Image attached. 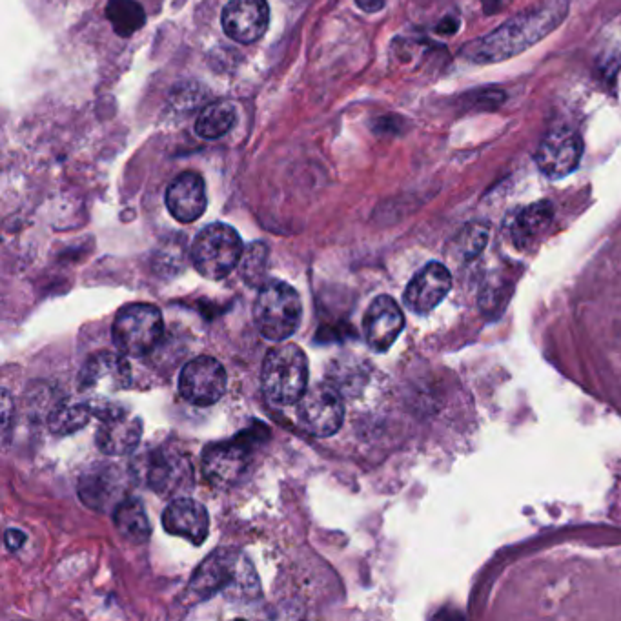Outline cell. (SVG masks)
I'll list each match as a JSON object with an SVG mask.
<instances>
[{
	"label": "cell",
	"instance_id": "obj_11",
	"mask_svg": "<svg viewBox=\"0 0 621 621\" xmlns=\"http://www.w3.org/2000/svg\"><path fill=\"white\" fill-rule=\"evenodd\" d=\"M132 385V368L121 354L97 352L88 357L79 377V387L90 396H110Z\"/></svg>",
	"mask_w": 621,
	"mask_h": 621
},
{
	"label": "cell",
	"instance_id": "obj_28",
	"mask_svg": "<svg viewBox=\"0 0 621 621\" xmlns=\"http://www.w3.org/2000/svg\"><path fill=\"white\" fill-rule=\"evenodd\" d=\"M359 6L363 10L377 11L383 8V0H359Z\"/></svg>",
	"mask_w": 621,
	"mask_h": 621
},
{
	"label": "cell",
	"instance_id": "obj_17",
	"mask_svg": "<svg viewBox=\"0 0 621 621\" xmlns=\"http://www.w3.org/2000/svg\"><path fill=\"white\" fill-rule=\"evenodd\" d=\"M163 527L168 534L184 538L199 547L208 538L210 530L208 510L195 499L186 496L175 498L164 510Z\"/></svg>",
	"mask_w": 621,
	"mask_h": 621
},
{
	"label": "cell",
	"instance_id": "obj_15",
	"mask_svg": "<svg viewBox=\"0 0 621 621\" xmlns=\"http://www.w3.org/2000/svg\"><path fill=\"white\" fill-rule=\"evenodd\" d=\"M405 328L403 310L394 297L379 296L370 303L363 319L368 347L374 352H387Z\"/></svg>",
	"mask_w": 621,
	"mask_h": 621
},
{
	"label": "cell",
	"instance_id": "obj_19",
	"mask_svg": "<svg viewBox=\"0 0 621 621\" xmlns=\"http://www.w3.org/2000/svg\"><path fill=\"white\" fill-rule=\"evenodd\" d=\"M113 520L119 534L133 545H141L150 538L152 527L141 499L124 498L119 501L113 512Z\"/></svg>",
	"mask_w": 621,
	"mask_h": 621
},
{
	"label": "cell",
	"instance_id": "obj_18",
	"mask_svg": "<svg viewBox=\"0 0 621 621\" xmlns=\"http://www.w3.org/2000/svg\"><path fill=\"white\" fill-rule=\"evenodd\" d=\"M204 181L197 172H183L177 175L166 190V206L175 221L195 223L206 210Z\"/></svg>",
	"mask_w": 621,
	"mask_h": 621
},
{
	"label": "cell",
	"instance_id": "obj_23",
	"mask_svg": "<svg viewBox=\"0 0 621 621\" xmlns=\"http://www.w3.org/2000/svg\"><path fill=\"white\" fill-rule=\"evenodd\" d=\"M235 106L230 102H214L206 106L195 121V133L208 141L224 137L234 128Z\"/></svg>",
	"mask_w": 621,
	"mask_h": 621
},
{
	"label": "cell",
	"instance_id": "obj_21",
	"mask_svg": "<svg viewBox=\"0 0 621 621\" xmlns=\"http://www.w3.org/2000/svg\"><path fill=\"white\" fill-rule=\"evenodd\" d=\"M552 217H554V208L549 201H540V203L525 206L520 214L516 215V221L512 224L514 243L521 248L534 243L549 228Z\"/></svg>",
	"mask_w": 621,
	"mask_h": 621
},
{
	"label": "cell",
	"instance_id": "obj_24",
	"mask_svg": "<svg viewBox=\"0 0 621 621\" xmlns=\"http://www.w3.org/2000/svg\"><path fill=\"white\" fill-rule=\"evenodd\" d=\"M106 19L119 37H132L146 24V13L137 0H110L106 6Z\"/></svg>",
	"mask_w": 621,
	"mask_h": 621
},
{
	"label": "cell",
	"instance_id": "obj_1",
	"mask_svg": "<svg viewBox=\"0 0 621 621\" xmlns=\"http://www.w3.org/2000/svg\"><path fill=\"white\" fill-rule=\"evenodd\" d=\"M569 15V0H538L485 37L469 42L461 55L474 64L509 61L536 46Z\"/></svg>",
	"mask_w": 621,
	"mask_h": 621
},
{
	"label": "cell",
	"instance_id": "obj_25",
	"mask_svg": "<svg viewBox=\"0 0 621 621\" xmlns=\"http://www.w3.org/2000/svg\"><path fill=\"white\" fill-rule=\"evenodd\" d=\"M489 226L485 223H469L454 239V250L463 259L478 257L489 243Z\"/></svg>",
	"mask_w": 621,
	"mask_h": 621
},
{
	"label": "cell",
	"instance_id": "obj_7",
	"mask_svg": "<svg viewBox=\"0 0 621 621\" xmlns=\"http://www.w3.org/2000/svg\"><path fill=\"white\" fill-rule=\"evenodd\" d=\"M239 583L248 591L252 583H257L250 561H239V554L234 550H215L197 567L190 591L199 598H210L215 592L232 589Z\"/></svg>",
	"mask_w": 621,
	"mask_h": 621
},
{
	"label": "cell",
	"instance_id": "obj_26",
	"mask_svg": "<svg viewBox=\"0 0 621 621\" xmlns=\"http://www.w3.org/2000/svg\"><path fill=\"white\" fill-rule=\"evenodd\" d=\"M467 97L470 99L467 104H470V108L474 110H494L505 101V93L494 90V88L478 90V92L469 93Z\"/></svg>",
	"mask_w": 621,
	"mask_h": 621
},
{
	"label": "cell",
	"instance_id": "obj_5",
	"mask_svg": "<svg viewBox=\"0 0 621 621\" xmlns=\"http://www.w3.org/2000/svg\"><path fill=\"white\" fill-rule=\"evenodd\" d=\"M163 330V314L157 306L133 303L121 308L115 317L113 343L124 356L143 357L157 347Z\"/></svg>",
	"mask_w": 621,
	"mask_h": 621
},
{
	"label": "cell",
	"instance_id": "obj_12",
	"mask_svg": "<svg viewBox=\"0 0 621 621\" xmlns=\"http://www.w3.org/2000/svg\"><path fill=\"white\" fill-rule=\"evenodd\" d=\"M250 452V443L241 436L210 445L203 452L204 476L215 487H232L245 476Z\"/></svg>",
	"mask_w": 621,
	"mask_h": 621
},
{
	"label": "cell",
	"instance_id": "obj_27",
	"mask_svg": "<svg viewBox=\"0 0 621 621\" xmlns=\"http://www.w3.org/2000/svg\"><path fill=\"white\" fill-rule=\"evenodd\" d=\"M24 541H26V536L22 534L21 530L10 529L6 532V545H8V549H21L22 545H24Z\"/></svg>",
	"mask_w": 621,
	"mask_h": 621
},
{
	"label": "cell",
	"instance_id": "obj_2",
	"mask_svg": "<svg viewBox=\"0 0 621 621\" xmlns=\"http://www.w3.org/2000/svg\"><path fill=\"white\" fill-rule=\"evenodd\" d=\"M261 385L265 398L275 407H292L308 388V359L297 345L270 348L263 361Z\"/></svg>",
	"mask_w": 621,
	"mask_h": 621
},
{
	"label": "cell",
	"instance_id": "obj_8",
	"mask_svg": "<svg viewBox=\"0 0 621 621\" xmlns=\"http://www.w3.org/2000/svg\"><path fill=\"white\" fill-rule=\"evenodd\" d=\"M146 483L163 498L181 496L194 487V469L190 458L179 448H157L146 463Z\"/></svg>",
	"mask_w": 621,
	"mask_h": 621
},
{
	"label": "cell",
	"instance_id": "obj_22",
	"mask_svg": "<svg viewBox=\"0 0 621 621\" xmlns=\"http://www.w3.org/2000/svg\"><path fill=\"white\" fill-rule=\"evenodd\" d=\"M95 414L93 403L90 401H62L51 410L48 425L57 436H70L88 425V421Z\"/></svg>",
	"mask_w": 621,
	"mask_h": 621
},
{
	"label": "cell",
	"instance_id": "obj_20",
	"mask_svg": "<svg viewBox=\"0 0 621 621\" xmlns=\"http://www.w3.org/2000/svg\"><path fill=\"white\" fill-rule=\"evenodd\" d=\"M119 489V470L97 467L86 472L79 483V496L92 509L102 510Z\"/></svg>",
	"mask_w": 621,
	"mask_h": 621
},
{
	"label": "cell",
	"instance_id": "obj_9",
	"mask_svg": "<svg viewBox=\"0 0 621 621\" xmlns=\"http://www.w3.org/2000/svg\"><path fill=\"white\" fill-rule=\"evenodd\" d=\"M101 419L95 441L106 456H128L143 438V421L132 412L112 405H93Z\"/></svg>",
	"mask_w": 621,
	"mask_h": 621
},
{
	"label": "cell",
	"instance_id": "obj_3",
	"mask_svg": "<svg viewBox=\"0 0 621 621\" xmlns=\"http://www.w3.org/2000/svg\"><path fill=\"white\" fill-rule=\"evenodd\" d=\"M303 319V303L294 286L272 279L259 290L254 305V321L261 336L281 343L296 334Z\"/></svg>",
	"mask_w": 621,
	"mask_h": 621
},
{
	"label": "cell",
	"instance_id": "obj_29",
	"mask_svg": "<svg viewBox=\"0 0 621 621\" xmlns=\"http://www.w3.org/2000/svg\"><path fill=\"white\" fill-rule=\"evenodd\" d=\"M456 30H458V22L452 21V19H445L438 26L439 33H454Z\"/></svg>",
	"mask_w": 621,
	"mask_h": 621
},
{
	"label": "cell",
	"instance_id": "obj_14",
	"mask_svg": "<svg viewBox=\"0 0 621 621\" xmlns=\"http://www.w3.org/2000/svg\"><path fill=\"white\" fill-rule=\"evenodd\" d=\"M223 30L232 41L254 44L270 24V6L266 0H230L223 10Z\"/></svg>",
	"mask_w": 621,
	"mask_h": 621
},
{
	"label": "cell",
	"instance_id": "obj_13",
	"mask_svg": "<svg viewBox=\"0 0 621 621\" xmlns=\"http://www.w3.org/2000/svg\"><path fill=\"white\" fill-rule=\"evenodd\" d=\"M583 141L571 130H554L541 139L536 150V163L541 174L549 179H563L571 175L581 161Z\"/></svg>",
	"mask_w": 621,
	"mask_h": 621
},
{
	"label": "cell",
	"instance_id": "obj_16",
	"mask_svg": "<svg viewBox=\"0 0 621 621\" xmlns=\"http://www.w3.org/2000/svg\"><path fill=\"white\" fill-rule=\"evenodd\" d=\"M452 275L441 263H428L412 277L405 290V305L419 316L432 312L448 296Z\"/></svg>",
	"mask_w": 621,
	"mask_h": 621
},
{
	"label": "cell",
	"instance_id": "obj_4",
	"mask_svg": "<svg viewBox=\"0 0 621 621\" xmlns=\"http://www.w3.org/2000/svg\"><path fill=\"white\" fill-rule=\"evenodd\" d=\"M190 257L199 274L219 281L234 272L243 259V241L230 224H208L192 243Z\"/></svg>",
	"mask_w": 621,
	"mask_h": 621
},
{
	"label": "cell",
	"instance_id": "obj_10",
	"mask_svg": "<svg viewBox=\"0 0 621 621\" xmlns=\"http://www.w3.org/2000/svg\"><path fill=\"white\" fill-rule=\"evenodd\" d=\"M226 370L210 356L195 357L179 376V392L186 401L197 407H210L226 392Z\"/></svg>",
	"mask_w": 621,
	"mask_h": 621
},
{
	"label": "cell",
	"instance_id": "obj_6",
	"mask_svg": "<svg viewBox=\"0 0 621 621\" xmlns=\"http://www.w3.org/2000/svg\"><path fill=\"white\" fill-rule=\"evenodd\" d=\"M297 421L314 438H330L345 421V403L334 385L317 383L306 388L297 403Z\"/></svg>",
	"mask_w": 621,
	"mask_h": 621
}]
</instances>
